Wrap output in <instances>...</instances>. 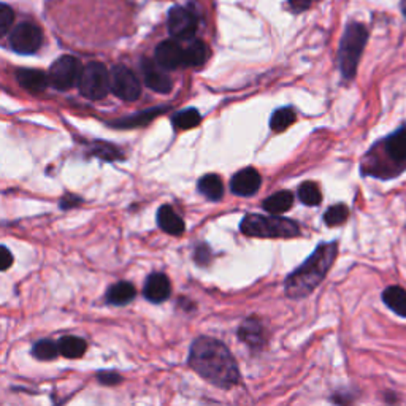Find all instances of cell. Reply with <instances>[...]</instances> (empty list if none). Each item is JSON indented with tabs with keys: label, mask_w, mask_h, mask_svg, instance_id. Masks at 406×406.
Listing matches in <instances>:
<instances>
[{
	"label": "cell",
	"mask_w": 406,
	"mask_h": 406,
	"mask_svg": "<svg viewBox=\"0 0 406 406\" xmlns=\"http://www.w3.org/2000/svg\"><path fill=\"white\" fill-rule=\"evenodd\" d=\"M189 365L197 375L219 389H232L240 381L239 365L232 352L210 336H200L194 341L189 351Z\"/></svg>",
	"instance_id": "cell-1"
},
{
	"label": "cell",
	"mask_w": 406,
	"mask_h": 406,
	"mask_svg": "<svg viewBox=\"0 0 406 406\" xmlns=\"http://www.w3.org/2000/svg\"><path fill=\"white\" fill-rule=\"evenodd\" d=\"M336 254H338V243H324L317 246L315 253L305 264L287 276L284 283L286 295L291 299H303L315 291L327 276L330 266L333 265Z\"/></svg>",
	"instance_id": "cell-2"
},
{
	"label": "cell",
	"mask_w": 406,
	"mask_h": 406,
	"mask_svg": "<svg viewBox=\"0 0 406 406\" xmlns=\"http://www.w3.org/2000/svg\"><path fill=\"white\" fill-rule=\"evenodd\" d=\"M406 170V126L375 144L362 164L363 175L392 179Z\"/></svg>",
	"instance_id": "cell-3"
},
{
	"label": "cell",
	"mask_w": 406,
	"mask_h": 406,
	"mask_svg": "<svg viewBox=\"0 0 406 406\" xmlns=\"http://www.w3.org/2000/svg\"><path fill=\"white\" fill-rule=\"evenodd\" d=\"M241 234L256 239H294L300 235L299 224L281 216L246 214L240 224Z\"/></svg>",
	"instance_id": "cell-4"
},
{
	"label": "cell",
	"mask_w": 406,
	"mask_h": 406,
	"mask_svg": "<svg viewBox=\"0 0 406 406\" xmlns=\"http://www.w3.org/2000/svg\"><path fill=\"white\" fill-rule=\"evenodd\" d=\"M367 40L368 31L367 27L361 24V22H351V24L346 27L338 51L340 70L346 80H352L356 77L359 62H361Z\"/></svg>",
	"instance_id": "cell-5"
},
{
	"label": "cell",
	"mask_w": 406,
	"mask_h": 406,
	"mask_svg": "<svg viewBox=\"0 0 406 406\" xmlns=\"http://www.w3.org/2000/svg\"><path fill=\"white\" fill-rule=\"evenodd\" d=\"M80 92L89 100H102L112 91V75L100 62H91L83 68L78 83Z\"/></svg>",
	"instance_id": "cell-6"
},
{
	"label": "cell",
	"mask_w": 406,
	"mask_h": 406,
	"mask_svg": "<svg viewBox=\"0 0 406 406\" xmlns=\"http://www.w3.org/2000/svg\"><path fill=\"white\" fill-rule=\"evenodd\" d=\"M81 73H83V67L77 57L62 56L51 66L50 83L57 91H67L80 83Z\"/></svg>",
	"instance_id": "cell-7"
},
{
	"label": "cell",
	"mask_w": 406,
	"mask_h": 406,
	"mask_svg": "<svg viewBox=\"0 0 406 406\" xmlns=\"http://www.w3.org/2000/svg\"><path fill=\"white\" fill-rule=\"evenodd\" d=\"M112 92L126 102H135L142 94L140 81L130 68L126 66H116L112 68Z\"/></svg>",
	"instance_id": "cell-8"
},
{
	"label": "cell",
	"mask_w": 406,
	"mask_h": 406,
	"mask_svg": "<svg viewBox=\"0 0 406 406\" xmlns=\"http://www.w3.org/2000/svg\"><path fill=\"white\" fill-rule=\"evenodd\" d=\"M43 33L37 26L31 22H22L16 26L10 33L11 50L18 54H33L42 48Z\"/></svg>",
	"instance_id": "cell-9"
},
{
	"label": "cell",
	"mask_w": 406,
	"mask_h": 406,
	"mask_svg": "<svg viewBox=\"0 0 406 406\" xmlns=\"http://www.w3.org/2000/svg\"><path fill=\"white\" fill-rule=\"evenodd\" d=\"M197 16L193 10L184 7H173L168 11L167 27L170 36L176 40H190L197 32Z\"/></svg>",
	"instance_id": "cell-10"
},
{
	"label": "cell",
	"mask_w": 406,
	"mask_h": 406,
	"mask_svg": "<svg viewBox=\"0 0 406 406\" xmlns=\"http://www.w3.org/2000/svg\"><path fill=\"white\" fill-rule=\"evenodd\" d=\"M156 62L164 70H176L184 67V48L175 40H165L156 48Z\"/></svg>",
	"instance_id": "cell-11"
},
{
	"label": "cell",
	"mask_w": 406,
	"mask_h": 406,
	"mask_svg": "<svg viewBox=\"0 0 406 406\" xmlns=\"http://www.w3.org/2000/svg\"><path fill=\"white\" fill-rule=\"evenodd\" d=\"M159 63H154L153 61L143 59L142 61V72L144 78V84L148 86L149 89H153L159 94H168L172 91L173 83L170 77L165 72L160 70Z\"/></svg>",
	"instance_id": "cell-12"
},
{
	"label": "cell",
	"mask_w": 406,
	"mask_h": 406,
	"mask_svg": "<svg viewBox=\"0 0 406 406\" xmlns=\"http://www.w3.org/2000/svg\"><path fill=\"white\" fill-rule=\"evenodd\" d=\"M260 186H262V178H260L256 168H251V167L235 173L230 181L232 193L241 197L254 195L260 189Z\"/></svg>",
	"instance_id": "cell-13"
},
{
	"label": "cell",
	"mask_w": 406,
	"mask_h": 406,
	"mask_svg": "<svg viewBox=\"0 0 406 406\" xmlns=\"http://www.w3.org/2000/svg\"><path fill=\"white\" fill-rule=\"evenodd\" d=\"M172 294L170 280L164 273H153L148 276L143 287L144 299L153 301V303H162Z\"/></svg>",
	"instance_id": "cell-14"
},
{
	"label": "cell",
	"mask_w": 406,
	"mask_h": 406,
	"mask_svg": "<svg viewBox=\"0 0 406 406\" xmlns=\"http://www.w3.org/2000/svg\"><path fill=\"white\" fill-rule=\"evenodd\" d=\"M239 338L241 341H245L248 346L254 347V349H259V347H262L265 345L264 326L257 321V319L254 317L246 319L239 329Z\"/></svg>",
	"instance_id": "cell-15"
},
{
	"label": "cell",
	"mask_w": 406,
	"mask_h": 406,
	"mask_svg": "<svg viewBox=\"0 0 406 406\" xmlns=\"http://www.w3.org/2000/svg\"><path fill=\"white\" fill-rule=\"evenodd\" d=\"M16 80L21 88L29 92H42L50 83V77H46L42 70H33V68H20L16 72Z\"/></svg>",
	"instance_id": "cell-16"
},
{
	"label": "cell",
	"mask_w": 406,
	"mask_h": 406,
	"mask_svg": "<svg viewBox=\"0 0 406 406\" xmlns=\"http://www.w3.org/2000/svg\"><path fill=\"white\" fill-rule=\"evenodd\" d=\"M158 224L159 227L168 235L179 236L184 234V221L181 216H178V213L173 210L170 205H164L159 208L158 211Z\"/></svg>",
	"instance_id": "cell-17"
},
{
	"label": "cell",
	"mask_w": 406,
	"mask_h": 406,
	"mask_svg": "<svg viewBox=\"0 0 406 406\" xmlns=\"http://www.w3.org/2000/svg\"><path fill=\"white\" fill-rule=\"evenodd\" d=\"M167 107H159V108H149L144 110L142 113H137L130 116V118H124V119H118L110 123V126L118 127V129H132V127H140V126H146L151 123L154 118H158L160 113L167 112Z\"/></svg>",
	"instance_id": "cell-18"
},
{
	"label": "cell",
	"mask_w": 406,
	"mask_h": 406,
	"mask_svg": "<svg viewBox=\"0 0 406 406\" xmlns=\"http://www.w3.org/2000/svg\"><path fill=\"white\" fill-rule=\"evenodd\" d=\"M137 297V289L133 284L121 281L118 284H114L107 291V301L110 305L114 306H123L130 303V301Z\"/></svg>",
	"instance_id": "cell-19"
},
{
	"label": "cell",
	"mask_w": 406,
	"mask_h": 406,
	"mask_svg": "<svg viewBox=\"0 0 406 406\" xmlns=\"http://www.w3.org/2000/svg\"><path fill=\"white\" fill-rule=\"evenodd\" d=\"M210 57V50L202 40H193L184 48V67H200Z\"/></svg>",
	"instance_id": "cell-20"
},
{
	"label": "cell",
	"mask_w": 406,
	"mask_h": 406,
	"mask_svg": "<svg viewBox=\"0 0 406 406\" xmlns=\"http://www.w3.org/2000/svg\"><path fill=\"white\" fill-rule=\"evenodd\" d=\"M382 300L389 310H392L398 316L406 317V289L400 286L387 287L382 292Z\"/></svg>",
	"instance_id": "cell-21"
},
{
	"label": "cell",
	"mask_w": 406,
	"mask_h": 406,
	"mask_svg": "<svg viewBox=\"0 0 406 406\" xmlns=\"http://www.w3.org/2000/svg\"><path fill=\"white\" fill-rule=\"evenodd\" d=\"M199 190L200 193L206 197L208 200H211V202H219L223 199V195H224V183H223V179L221 176H218V175H213V173H210V175H205V176H202L199 179Z\"/></svg>",
	"instance_id": "cell-22"
},
{
	"label": "cell",
	"mask_w": 406,
	"mask_h": 406,
	"mask_svg": "<svg viewBox=\"0 0 406 406\" xmlns=\"http://www.w3.org/2000/svg\"><path fill=\"white\" fill-rule=\"evenodd\" d=\"M57 345H59V351L62 356L67 359H78L83 356L86 349H88L86 341L83 338H80V336H73V335L62 336Z\"/></svg>",
	"instance_id": "cell-23"
},
{
	"label": "cell",
	"mask_w": 406,
	"mask_h": 406,
	"mask_svg": "<svg viewBox=\"0 0 406 406\" xmlns=\"http://www.w3.org/2000/svg\"><path fill=\"white\" fill-rule=\"evenodd\" d=\"M294 195L289 190H281L264 202V208L271 214H283L292 208Z\"/></svg>",
	"instance_id": "cell-24"
},
{
	"label": "cell",
	"mask_w": 406,
	"mask_h": 406,
	"mask_svg": "<svg viewBox=\"0 0 406 406\" xmlns=\"http://www.w3.org/2000/svg\"><path fill=\"white\" fill-rule=\"evenodd\" d=\"M172 123L179 130L194 129V127H197L202 123V114L199 113V110H195V108H186L173 114Z\"/></svg>",
	"instance_id": "cell-25"
},
{
	"label": "cell",
	"mask_w": 406,
	"mask_h": 406,
	"mask_svg": "<svg viewBox=\"0 0 406 406\" xmlns=\"http://www.w3.org/2000/svg\"><path fill=\"white\" fill-rule=\"evenodd\" d=\"M297 119V114H295V110L291 107H284L276 110V112L271 114L270 119V127L271 130L275 132H284L289 126H292Z\"/></svg>",
	"instance_id": "cell-26"
},
{
	"label": "cell",
	"mask_w": 406,
	"mask_h": 406,
	"mask_svg": "<svg viewBox=\"0 0 406 406\" xmlns=\"http://www.w3.org/2000/svg\"><path fill=\"white\" fill-rule=\"evenodd\" d=\"M59 354V345L51 340H40L32 347V356L38 361H54Z\"/></svg>",
	"instance_id": "cell-27"
},
{
	"label": "cell",
	"mask_w": 406,
	"mask_h": 406,
	"mask_svg": "<svg viewBox=\"0 0 406 406\" xmlns=\"http://www.w3.org/2000/svg\"><path fill=\"white\" fill-rule=\"evenodd\" d=\"M299 199L306 206H317L322 202V194L316 183H303L299 188Z\"/></svg>",
	"instance_id": "cell-28"
},
{
	"label": "cell",
	"mask_w": 406,
	"mask_h": 406,
	"mask_svg": "<svg viewBox=\"0 0 406 406\" xmlns=\"http://www.w3.org/2000/svg\"><path fill=\"white\" fill-rule=\"evenodd\" d=\"M347 216H349V208L343 205V203H340V205L329 208L326 214H324V223L330 225V227H333V225H340L346 223Z\"/></svg>",
	"instance_id": "cell-29"
},
{
	"label": "cell",
	"mask_w": 406,
	"mask_h": 406,
	"mask_svg": "<svg viewBox=\"0 0 406 406\" xmlns=\"http://www.w3.org/2000/svg\"><path fill=\"white\" fill-rule=\"evenodd\" d=\"M121 151L118 148H114L113 144H108V143H94V146H92V154H96L97 158H102L105 160H116V159H121L123 158V154H119Z\"/></svg>",
	"instance_id": "cell-30"
},
{
	"label": "cell",
	"mask_w": 406,
	"mask_h": 406,
	"mask_svg": "<svg viewBox=\"0 0 406 406\" xmlns=\"http://www.w3.org/2000/svg\"><path fill=\"white\" fill-rule=\"evenodd\" d=\"M15 21V13L8 5H0V36H7Z\"/></svg>",
	"instance_id": "cell-31"
},
{
	"label": "cell",
	"mask_w": 406,
	"mask_h": 406,
	"mask_svg": "<svg viewBox=\"0 0 406 406\" xmlns=\"http://www.w3.org/2000/svg\"><path fill=\"white\" fill-rule=\"evenodd\" d=\"M97 378L100 384H105V386H114L123 381V378H121L118 373H114V371H102V373L97 375Z\"/></svg>",
	"instance_id": "cell-32"
},
{
	"label": "cell",
	"mask_w": 406,
	"mask_h": 406,
	"mask_svg": "<svg viewBox=\"0 0 406 406\" xmlns=\"http://www.w3.org/2000/svg\"><path fill=\"white\" fill-rule=\"evenodd\" d=\"M194 259H195V262L197 264H200V265H206L208 262H210V259H211V253H210V249H208L206 245H200L199 248L195 249V253H194Z\"/></svg>",
	"instance_id": "cell-33"
},
{
	"label": "cell",
	"mask_w": 406,
	"mask_h": 406,
	"mask_svg": "<svg viewBox=\"0 0 406 406\" xmlns=\"http://www.w3.org/2000/svg\"><path fill=\"white\" fill-rule=\"evenodd\" d=\"M2 259H0V266H2V270H8L10 265L13 264V256H11L8 248L7 246H2Z\"/></svg>",
	"instance_id": "cell-34"
},
{
	"label": "cell",
	"mask_w": 406,
	"mask_h": 406,
	"mask_svg": "<svg viewBox=\"0 0 406 406\" xmlns=\"http://www.w3.org/2000/svg\"><path fill=\"white\" fill-rule=\"evenodd\" d=\"M289 5H291L292 11H295V13H300V11H303L310 7L311 0H289Z\"/></svg>",
	"instance_id": "cell-35"
},
{
	"label": "cell",
	"mask_w": 406,
	"mask_h": 406,
	"mask_svg": "<svg viewBox=\"0 0 406 406\" xmlns=\"http://www.w3.org/2000/svg\"><path fill=\"white\" fill-rule=\"evenodd\" d=\"M402 10H403V15L406 16V0H402Z\"/></svg>",
	"instance_id": "cell-36"
}]
</instances>
